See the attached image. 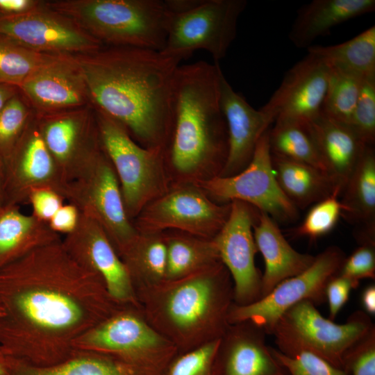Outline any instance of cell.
<instances>
[{
  "label": "cell",
  "instance_id": "b9f144b4",
  "mask_svg": "<svg viewBox=\"0 0 375 375\" xmlns=\"http://www.w3.org/2000/svg\"><path fill=\"white\" fill-rule=\"evenodd\" d=\"M343 369L349 375H375V326L346 353Z\"/></svg>",
  "mask_w": 375,
  "mask_h": 375
},
{
  "label": "cell",
  "instance_id": "5b68a950",
  "mask_svg": "<svg viewBox=\"0 0 375 375\" xmlns=\"http://www.w3.org/2000/svg\"><path fill=\"white\" fill-rule=\"evenodd\" d=\"M104 47L161 51L172 15L166 0L45 1Z\"/></svg>",
  "mask_w": 375,
  "mask_h": 375
},
{
  "label": "cell",
  "instance_id": "f907efd6",
  "mask_svg": "<svg viewBox=\"0 0 375 375\" xmlns=\"http://www.w3.org/2000/svg\"><path fill=\"white\" fill-rule=\"evenodd\" d=\"M3 204V165L0 161V206Z\"/></svg>",
  "mask_w": 375,
  "mask_h": 375
},
{
  "label": "cell",
  "instance_id": "ba28073f",
  "mask_svg": "<svg viewBox=\"0 0 375 375\" xmlns=\"http://www.w3.org/2000/svg\"><path fill=\"white\" fill-rule=\"evenodd\" d=\"M364 311L353 312L344 324L325 318L310 301H303L285 312L272 333L278 351L286 356L306 351L343 369L347 351L374 326Z\"/></svg>",
  "mask_w": 375,
  "mask_h": 375
},
{
  "label": "cell",
  "instance_id": "9c48e42d",
  "mask_svg": "<svg viewBox=\"0 0 375 375\" xmlns=\"http://www.w3.org/2000/svg\"><path fill=\"white\" fill-rule=\"evenodd\" d=\"M65 200L101 226L118 254L138 234L127 215L117 174L102 145L68 185Z\"/></svg>",
  "mask_w": 375,
  "mask_h": 375
},
{
  "label": "cell",
  "instance_id": "60d3db41",
  "mask_svg": "<svg viewBox=\"0 0 375 375\" xmlns=\"http://www.w3.org/2000/svg\"><path fill=\"white\" fill-rule=\"evenodd\" d=\"M338 275L348 279L353 289L358 288L360 281L375 278V241L360 243L348 258H345Z\"/></svg>",
  "mask_w": 375,
  "mask_h": 375
},
{
  "label": "cell",
  "instance_id": "83f0119b",
  "mask_svg": "<svg viewBox=\"0 0 375 375\" xmlns=\"http://www.w3.org/2000/svg\"><path fill=\"white\" fill-rule=\"evenodd\" d=\"M272 161L281 189L297 209H304L342 192L331 176L312 166L272 154Z\"/></svg>",
  "mask_w": 375,
  "mask_h": 375
},
{
  "label": "cell",
  "instance_id": "5bb4252c",
  "mask_svg": "<svg viewBox=\"0 0 375 375\" xmlns=\"http://www.w3.org/2000/svg\"><path fill=\"white\" fill-rule=\"evenodd\" d=\"M0 35L33 51L48 54H83L104 47L45 1L16 15H0Z\"/></svg>",
  "mask_w": 375,
  "mask_h": 375
},
{
  "label": "cell",
  "instance_id": "d4e9b609",
  "mask_svg": "<svg viewBox=\"0 0 375 375\" xmlns=\"http://www.w3.org/2000/svg\"><path fill=\"white\" fill-rule=\"evenodd\" d=\"M328 174L343 188L365 146L352 129L321 114L308 124Z\"/></svg>",
  "mask_w": 375,
  "mask_h": 375
},
{
  "label": "cell",
  "instance_id": "f1b7e54d",
  "mask_svg": "<svg viewBox=\"0 0 375 375\" xmlns=\"http://www.w3.org/2000/svg\"><path fill=\"white\" fill-rule=\"evenodd\" d=\"M119 256L127 268L135 290L165 280V234L138 233Z\"/></svg>",
  "mask_w": 375,
  "mask_h": 375
},
{
  "label": "cell",
  "instance_id": "9a60e30c",
  "mask_svg": "<svg viewBox=\"0 0 375 375\" xmlns=\"http://www.w3.org/2000/svg\"><path fill=\"white\" fill-rule=\"evenodd\" d=\"M39 188L53 190L65 199L67 185L44 143L35 112L3 164V204H26L31 192Z\"/></svg>",
  "mask_w": 375,
  "mask_h": 375
},
{
  "label": "cell",
  "instance_id": "484cf974",
  "mask_svg": "<svg viewBox=\"0 0 375 375\" xmlns=\"http://www.w3.org/2000/svg\"><path fill=\"white\" fill-rule=\"evenodd\" d=\"M341 194L342 216L362 226L360 241L375 240V153L372 146L364 148Z\"/></svg>",
  "mask_w": 375,
  "mask_h": 375
},
{
  "label": "cell",
  "instance_id": "30bf717a",
  "mask_svg": "<svg viewBox=\"0 0 375 375\" xmlns=\"http://www.w3.org/2000/svg\"><path fill=\"white\" fill-rule=\"evenodd\" d=\"M246 0H200L194 7L170 17L163 53L187 59L205 50L219 62L236 38L238 22Z\"/></svg>",
  "mask_w": 375,
  "mask_h": 375
},
{
  "label": "cell",
  "instance_id": "ee69618b",
  "mask_svg": "<svg viewBox=\"0 0 375 375\" xmlns=\"http://www.w3.org/2000/svg\"><path fill=\"white\" fill-rule=\"evenodd\" d=\"M352 283L347 278L337 274L328 282L325 294L329 308V319L334 320L337 315L349 300Z\"/></svg>",
  "mask_w": 375,
  "mask_h": 375
},
{
  "label": "cell",
  "instance_id": "e0dca14e",
  "mask_svg": "<svg viewBox=\"0 0 375 375\" xmlns=\"http://www.w3.org/2000/svg\"><path fill=\"white\" fill-rule=\"evenodd\" d=\"M36 115L44 143L68 186L101 145L94 107Z\"/></svg>",
  "mask_w": 375,
  "mask_h": 375
},
{
  "label": "cell",
  "instance_id": "c3c4849f",
  "mask_svg": "<svg viewBox=\"0 0 375 375\" xmlns=\"http://www.w3.org/2000/svg\"><path fill=\"white\" fill-rule=\"evenodd\" d=\"M19 92V88L16 86L0 84V112L6 103Z\"/></svg>",
  "mask_w": 375,
  "mask_h": 375
},
{
  "label": "cell",
  "instance_id": "ffe728a7",
  "mask_svg": "<svg viewBox=\"0 0 375 375\" xmlns=\"http://www.w3.org/2000/svg\"><path fill=\"white\" fill-rule=\"evenodd\" d=\"M18 88L38 115L92 106L74 55H55L30 74Z\"/></svg>",
  "mask_w": 375,
  "mask_h": 375
},
{
  "label": "cell",
  "instance_id": "7bdbcfd3",
  "mask_svg": "<svg viewBox=\"0 0 375 375\" xmlns=\"http://www.w3.org/2000/svg\"><path fill=\"white\" fill-rule=\"evenodd\" d=\"M65 198L56 191L48 188H39L31 192L28 203L31 206L35 217L47 223L49 222L65 203Z\"/></svg>",
  "mask_w": 375,
  "mask_h": 375
},
{
  "label": "cell",
  "instance_id": "e575fe53",
  "mask_svg": "<svg viewBox=\"0 0 375 375\" xmlns=\"http://www.w3.org/2000/svg\"><path fill=\"white\" fill-rule=\"evenodd\" d=\"M55 55L33 51L0 35V84L19 88L30 74Z\"/></svg>",
  "mask_w": 375,
  "mask_h": 375
},
{
  "label": "cell",
  "instance_id": "d6986e66",
  "mask_svg": "<svg viewBox=\"0 0 375 375\" xmlns=\"http://www.w3.org/2000/svg\"><path fill=\"white\" fill-rule=\"evenodd\" d=\"M62 242L81 265L102 279L117 303L140 306L126 267L97 221L80 212L76 227Z\"/></svg>",
  "mask_w": 375,
  "mask_h": 375
},
{
  "label": "cell",
  "instance_id": "7402d4cb",
  "mask_svg": "<svg viewBox=\"0 0 375 375\" xmlns=\"http://www.w3.org/2000/svg\"><path fill=\"white\" fill-rule=\"evenodd\" d=\"M219 93L228 135L226 159L219 175L231 176L249 164L258 140L274 119L261 108L255 109L236 92L222 69L219 74Z\"/></svg>",
  "mask_w": 375,
  "mask_h": 375
},
{
  "label": "cell",
  "instance_id": "7c38bea8",
  "mask_svg": "<svg viewBox=\"0 0 375 375\" xmlns=\"http://www.w3.org/2000/svg\"><path fill=\"white\" fill-rule=\"evenodd\" d=\"M345 258L339 247H327L306 269L282 281L266 296L247 305L233 303L229 323L249 320L271 334L281 315L298 303L307 300L316 306L326 301V285L338 274Z\"/></svg>",
  "mask_w": 375,
  "mask_h": 375
},
{
  "label": "cell",
  "instance_id": "681fc988",
  "mask_svg": "<svg viewBox=\"0 0 375 375\" xmlns=\"http://www.w3.org/2000/svg\"><path fill=\"white\" fill-rule=\"evenodd\" d=\"M10 360L0 347V375H9Z\"/></svg>",
  "mask_w": 375,
  "mask_h": 375
},
{
  "label": "cell",
  "instance_id": "4316f807",
  "mask_svg": "<svg viewBox=\"0 0 375 375\" xmlns=\"http://www.w3.org/2000/svg\"><path fill=\"white\" fill-rule=\"evenodd\" d=\"M61 240L49 225L19 206H0V270L33 250Z\"/></svg>",
  "mask_w": 375,
  "mask_h": 375
},
{
  "label": "cell",
  "instance_id": "2e32d148",
  "mask_svg": "<svg viewBox=\"0 0 375 375\" xmlns=\"http://www.w3.org/2000/svg\"><path fill=\"white\" fill-rule=\"evenodd\" d=\"M253 208L239 201L230 202L227 220L212 238L219 259L231 276L234 303L239 306L260 299L262 274L255 265L258 249L253 233L258 212L255 214Z\"/></svg>",
  "mask_w": 375,
  "mask_h": 375
},
{
  "label": "cell",
  "instance_id": "f6af8a7d",
  "mask_svg": "<svg viewBox=\"0 0 375 375\" xmlns=\"http://www.w3.org/2000/svg\"><path fill=\"white\" fill-rule=\"evenodd\" d=\"M80 217L78 208L71 203H64L48 223L55 233L65 235L72 232L76 227Z\"/></svg>",
  "mask_w": 375,
  "mask_h": 375
},
{
  "label": "cell",
  "instance_id": "603a6c76",
  "mask_svg": "<svg viewBox=\"0 0 375 375\" xmlns=\"http://www.w3.org/2000/svg\"><path fill=\"white\" fill-rule=\"evenodd\" d=\"M255 243L263 257L260 298L268 294L282 281L306 269L314 256L299 253L288 242L276 222L267 214L258 211L253 225Z\"/></svg>",
  "mask_w": 375,
  "mask_h": 375
},
{
  "label": "cell",
  "instance_id": "8992f818",
  "mask_svg": "<svg viewBox=\"0 0 375 375\" xmlns=\"http://www.w3.org/2000/svg\"><path fill=\"white\" fill-rule=\"evenodd\" d=\"M74 350L112 357L140 375H160L178 353L145 318L140 306H122L74 344Z\"/></svg>",
  "mask_w": 375,
  "mask_h": 375
},
{
  "label": "cell",
  "instance_id": "bcb514c9",
  "mask_svg": "<svg viewBox=\"0 0 375 375\" xmlns=\"http://www.w3.org/2000/svg\"><path fill=\"white\" fill-rule=\"evenodd\" d=\"M42 1L0 0V15H16L38 7Z\"/></svg>",
  "mask_w": 375,
  "mask_h": 375
},
{
  "label": "cell",
  "instance_id": "d6a6232c",
  "mask_svg": "<svg viewBox=\"0 0 375 375\" xmlns=\"http://www.w3.org/2000/svg\"><path fill=\"white\" fill-rule=\"evenodd\" d=\"M268 133L272 155L309 165L328 174L308 125L275 123Z\"/></svg>",
  "mask_w": 375,
  "mask_h": 375
},
{
  "label": "cell",
  "instance_id": "74e56055",
  "mask_svg": "<svg viewBox=\"0 0 375 375\" xmlns=\"http://www.w3.org/2000/svg\"><path fill=\"white\" fill-rule=\"evenodd\" d=\"M365 145L375 141V74L362 78L357 103L348 125Z\"/></svg>",
  "mask_w": 375,
  "mask_h": 375
},
{
  "label": "cell",
  "instance_id": "277c9868",
  "mask_svg": "<svg viewBox=\"0 0 375 375\" xmlns=\"http://www.w3.org/2000/svg\"><path fill=\"white\" fill-rule=\"evenodd\" d=\"M219 62L206 61L178 67L174 83L172 117L165 159L179 173L204 167L222 169L228 135L219 104Z\"/></svg>",
  "mask_w": 375,
  "mask_h": 375
},
{
  "label": "cell",
  "instance_id": "ab89813d",
  "mask_svg": "<svg viewBox=\"0 0 375 375\" xmlns=\"http://www.w3.org/2000/svg\"><path fill=\"white\" fill-rule=\"evenodd\" d=\"M270 349L288 375H349L345 369L333 366L313 353L303 351L286 356L275 349Z\"/></svg>",
  "mask_w": 375,
  "mask_h": 375
},
{
  "label": "cell",
  "instance_id": "44dd1931",
  "mask_svg": "<svg viewBox=\"0 0 375 375\" xmlns=\"http://www.w3.org/2000/svg\"><path fill=\"white\" fill-rule=\"evenodd\" d=\"M266 334L249 320L230 324L219 340L212 375H288L267 346Z\"/></svg>",
  "mask_w": 375,
  "mask_h": 375
},
{
  "label": "cell",
  "instance_id": "ac0fdd59",
  "mask_svg": "<svg viewBox=\"0 0 375 375\" xmlns=\"http://www.w3.org/2000/svg\"><path fill=\"white\" fill-rule=\"evenodd\" d=\"M329 70L322 58L308 52L285 72L279 87L260 108L274 123L308 125L322 112Z\"/></svg>",
  "mask_w": 375,
  "mask_h": 375
},
{
  "label": "cell",
  "instance_id": "7a4b0ae2",
  "mask_svg": "<svg viewBox=\"0 0 375 375\" xmlns=\"http://www.w3.org/2000/svg\"><path fill=\"white\" fill-rule=\"evenodd\" d=\"M93 107L122 124L147 148H165L181 60L162 51L103 47L74 55Z\"/></svg>",
  "mask_w": 375,
  "mask_h": 375
},
{
  "label": "cell",
  "instance_id": "d590c367",
  "mask_svg": "<svg viewBox=\"0 0 375 375\" xmlns=\"http://www.w3.org/2000/svg\"><path fill=\"white\" fill-rule=\"evenodd\" d=\"M34 110L19 92L0 112V161L4 164L22 137Z\"/></svg>",
  "mask_w": 375,
  "mask_h": 375
},
{
  "label": "cell",
  "instance_id": "f546056e",
  "mask_svg": "<svg viewBox=\"0 0 375 375\" xmlns=\"http://www.w3.org/2000/svg\"><path fill=\"white\" fill-rule=\"evenodd\" d=\"M308 52L322 58L329 67L361 77L375 74V26L344 42L331 45H312Z\"/></svg>",
  "mask_w": 375,
  "mask_h": 375
},
{
  "label": "cell",
  "instance_id": "4fadbf2b",
  "mask_svg": "<svg viewBox=\"0 0 375 375\" xmlns=\"http://www.w3.org/2000/svg\"><path fill=\"white\" fill-rule=\"evenodd\" d=\"M230 203H215L196 187H180L155 199L135 217L140 233L177 230L199 238L212 239L227 220Z\"/></svg>",
  "mask_w": 375,
  "mask_h": 375
},
{
  "label": "cell",
  "instance_id": "1f68e13d",
  "mask_svg": "<svg viewBox=\"0 0 375 375\" xmlns=\"http://www.w3.org/2000/svg\"><path fill=\"white\" fill-rule=\"evenodd\" d=\"M165 240L166 280L184 277L220 260L213 239L181 233L165 235Z\"/></svg>",
  "mask_w": 375,
  "mask_h": 375
},
{
  "label": "cell",
  "instance_id": "816d5d0a",
  "mask_svg": "<svg viewBox=\"0 0 375 375\" xmlns=\"http://www.w3.org/2000/svg\"><path fill=\"white\" fill-rule=\"evenodd\" d=\"M2 316V311L0 309V317Z\"/></svg>",
  "mask_w": 375,
  "mask_h": 375
},
{
  "label": "cell",
  "instance_id": "8fae6325",
  "mask_svg": "<svg viewBox=\"0 0 375 375\" xmlns=\"http://www.w3.org/2000/svg\"><path fill=\"white\" fill-rule=\"evenodd\" d=\"M199 188L220 202L239 201L281 222H291L298 209L281 189L273 169L268 130L261 136L249 164L231 176L215 175L199 181Z\"/></svg>",
  "mask_w": 375,
  "mask_h": 375
},
{
  "label": "cell",
  "instance_id": "836d02e7",
  "mask_svg": "<svg viewBox=\"0 0 375 375\" xmlns=\"http://www.w3.org/2000/svg\"><path fill=\"white\" fill-rule=\"evenodd\" d=\"M329 69L328 87L322 114L349 125L364 77L334 67H329Z\"/></svg>",
  "mask_w": 375,
  "mask_h": 375
},
{
  "label": "cell",
  "instance_id": "52a82bcc",
  "mask_svg": "<svg viewBox=\"0 0 375 375\" xmlns=\"http://www.w3.org/2000/svg\"><path fill=\"white\" fill-rule=\"evenodd\" d=\"M94 109L100 141L117 174L127 215L135 218L168 190L164 149L139 145L122 124Z\"/></svg>",
  "mask_w": 375,
  "mask_h": 375
},
{
  "label": "cell",
  "instance_id": "3957f363",
  "mask_svg": "<svg viewBox=\"0 0 375 375\" xmlns=\"http://www.w3.org/2000/svg\"><path fill=\"white\" fill-rule=\"evenodd\" d=\"M135 292L147 322L175 345L178 353L219 340L230 324L234 288L221 260Z\"/></svg>",
  "mask_w": 375,
  "mask_h": 375
},
{
  "label": "cell",
  "instance_id": "cb8c5ba5",
  "mask_svg": "<svg viewBox=\"0 0 375 375\" xmlns=\"http://www.w3.org/2000/svg\"><path fill=\"white\" fill-rule=\"evenodd\" d=\"M374 10L375 0H313L298 10L288 38L297 48L307 49L333 27Z\"/></svg>",
  "mask_w": 375,
  "mask_h": 375
},
{
  "label": "cell",
  "instance_id": "f35d334b",
  "mask_svg": "<svg viewBox=\"0 0 375 375\" xmlns=\"http://www.w3.org/2000/svg\"><path fill=\"white\" fill-rule=\"evenodd\" d=\"M219 340L178 353L160 375H212V360Z\"/></svg>",
  "mask_w": 375,
  "mask_h": 375
},
{
  "label": "cell",
  "instance_id": "6da1fadb",
  "mask_svg": "<svg viewBox=\"0 0 375 375\" xmlns=\"http://www.w3.org/2000/svg\"><path fill=\"white\" fill-rule=\"evenodd\" d=\"M124 306L61 239L0 270V347L29 366L58 364L73 355L78 338Z\"/></svg>",
  "mask_w": 375,
  "mask_h": 375
},
{
  "label": "cell",
  "instance_id": "8d00e7d4",
  "mask_svg": "<svg viewBox=\"0 0 375 375\" xmlns=\"http://www.w3.org/2000/svg\"><path fill=\"white\" fill-rule=\"evenodd\" d=\"M340 195L335 193L315 203L301 224L294 230V233L316 240L329 233L342 216Z\"/></svg>",
  "mask_w": 375,
  "mask_h": 375
},
{
  "label": "cell",
  "instance_id": "4dcf8cb0",
  "mask_svg": "<svg viewBox=\"0 0 375 375\" xmlns=\"http://www.w3.org/2000/svg\"><path fill=\"white\" fill-rule=\"evenodd\" d=\"M9 360V375H140L112 357L87 351L75 350L67 360L44 367Z\"/></svg>",
  "mask_w": 375,
  "mask_h": 375
},
{
  "label": "cell",
  "instance_id": "7dc6e473",
  "mask_svg": "<svg viewBox=\"0 0 375 375\" xmlns=\"http://www.w3.org/2000/svg\"><path fill=\"white\" fill-rule=\"evenodd\" d=\"M360 302L364 312L370 315H375V285L371 284L362 292Z\"/></svg>",
  "mask_w": 375,
  "mask_h": 375
}]
</instances>
